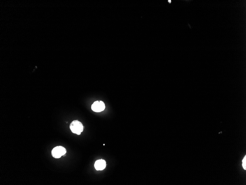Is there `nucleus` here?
<instances>
[{
  "label": "nucleus",
  "mask_w": 246,
  "mask_h": 185,
  "mask_svg": "<svg viewBox=\"0 0 246 185\" xmlns=\"http://www.w3.org/2000/svg\"><path fill=\"white\" fill-rule=\"evenodd\" d=\"M70 128L73 133L80 135L83 132L84 127L81 122L77 120H74L71 123Z\"/></svg>",
  "instance_id": "f257e3e1"
},
{
  "label": "nucleus",
  "mask_w": 246,
  "mask_h": 185,
  "mask_svg": "<svg viewBox=\"0 0 246 185\" xmlns=\"http://www.w3.org/2000/svg\"><path fill=\"white\" fill-rule=\"evenodd\" d=\"M66 153V149L62 146H57L54 147L52 151V155L54 158H58L64 156Z\"/></svg>",
  "instance_id": "f03ea898"
},
{
  "label": "nucleus",
  "mask_w": 246,
  "mask_h": 185,
  "mask_svg": "<svg viewBox=\"0 0 246 185\" xmlns=\"http://www.w3.org/2000/svg\"><path fill=\"white\" fill-rule=\"evenodd\" d=\"M105 108V104L102 101H96L92 105V109L96 113H100L103 111Z\"/></svg>",
  "instance_id": "7ed1b4c3"
},
{
  "label": "nucleus",
  "mask_w": 246,
  "mask_h": 185,
  "mask_svg": "<svg viewBox=\"0 0 246 185\" xmlns=\"http://www.w3.org/2000/svg\"><path fill=\"white\" fill-rule=\"evenodd\" d=\"M106 166V162L105 160L100 159L97 160L94 164V167L97 171H102L105 169Z\"/></svg>",
  "instance_id": "20e7f679"
},
{
  "label": "nucleus",
  "mask_w": 246,
  "mask_h": 185,
  "mask_svg": "<svg viewBox=\"0 0 246 185\" xmlns=\"http://www.w3.org/2000/svg\"><path fill=\"white\" fill-rule=\"evenodd\" d=\"M243 166L244 169L246 170V156H245L243 160Z\"/></svg>",
  "instance_id": "39448f33"
},
{
  "label": "nucleus",
  "mask_w": 246,
  "mask_h": 185,
  "mask_svg": "<svg viewBox=\"0 0 246 185\" xmlns=\"http://www.w3.org/2000/svg\"><path fill=\"white\" fill-rule=\"evenodd\" d=\"M171 1H169V2H170V3H171Z\"/></svg>",
  "instance_id": "423d86ee"
}]
</instances>
